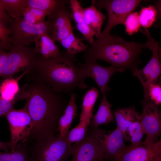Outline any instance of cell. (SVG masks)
<instances>
[{"label":"cell","mask_w":161,"mask_h":161,"mask_svg":"<svg viewBox=\"0 0 161 161\" xmlns=\"http://www.w3.org/2000/svg\"><path fill=\"white\" fill-rule=\"evenodd\" d=\"M34 42L35 51L43 57L57 59L62 54L55 42L46 34L43 33L38 36Z\"/></svg>","instance_id":"obj_16"},{"label":"cell","mask_w":161,"mask_h":161,"mask_svg":"<svg viewBox=\"0 0 161 161\" xmlns=\"http://www.w3.org/2000/svg\"><path fill=\"white\" fill-rule=\"evenodd\" d=\"M124 25L126 31L129 35H132L139 31L141 24L140 20V15L137 12L132 13L127 17Z\"/></svg>","instance_id":"obj_32"},{"label":"cell","mask_w":161,"mask_h":161,"mask_svg":"<svg viewBox=\"0 0 161 161\" xmlns=\"http://www.w3.org/2000/svg\"><path fill=\"white\" fill-rule=\"evenodd\" d=\"M139 0H100L92 1V5L97 9H105L108 14L106 25L100 35L101 38L111 34L112 29L119 24H124L128 16L139 5Z\"/></svg>","instance_id":"obj_6"},{"label":"cell","mask_w":161,"mask_h":161,"mask_svg":"<svg viewBox=\"0 0 161 161\" xmlns=\"http://www.w3.org/2000/svg\"><path fill=\"white\" fill-rule=\"evenodd\" d=\"M24 20L27 22L32 24H38L35 17L30 11L28 7L25 9L23 14Z\"/></svg>","instance_id":"obj_38"},{"label":"cell","mask_w":161,"mask_h":161,"mask_svg":"<svg viewBox=\"0 0 161 161\" xmlns=\"http://www.w3.org/2000/svg\"><path fill=\"white\" fill-rule=\"evenodd\" d=\"M5 116L10 126L11 135L10 148V152H13L18 142L27 140L33 128L32 121L25 106L20 109L11 110Z\"/></svg>","instance_id":"obj_9"},{"label":"cell","mask_w":161,"mask_h":161,"mask_svg":"<svg viewBox=\"0 0 161 161\" xmlns=\"http://www.w3.org/2000/svg\"><path fill=\"white\" fill-rule=\"evenodd\" d=\"M69 2L72 10V18L76 24L84 21V9L77 0H71L69 1Z\"/></svg>","instance_id":"obj_33"},{"label":"cell","mask_w":161,"mask_h":161,"mask_svg":"<svg viewBox=\"0 0 161 161\" xmlns=\"http://www.w3.org/2000/svg\"><path fill=\"white\" fill-rule=\"evenodd\" d=\"M81 141L72 145L73 153L70 161H103V154L92 127Z\"/></svg>","instance_id":"obj_14"},{"label":"cell","mask_w":161,"mask_h":161,"mask_svg":"<svg viewBox=\"0 0 161 161\" xmlns=\"http://www.w3.org/2000/svg\"><path fill=\"white\" fill-rule=\"evenodd\" d=\"M112 106L106 97H102L97 113L91 118L89 124L96 127L107 124L114 121V117L111 111Z\"/></svg>","instance_id":"obj_21"},{"label":"cell","mask_w":161,"mask_h":161,"mask_svg":"<svg viewBox=\"0 0 161 161\" xmlns=\"http://www.w3.org/2000/svg\"><path fill=\"white\" fill-rule=\"evenodd\" d=\"M75 56L63 51L58 58H46L38 55L37 69L34 74L58 94H71L76 89L87 87L80 67L76 66Z\"/></svg>","instance_id":"obj_2"},{"label":"cell","mask_w":161,"mask_h":161,"mask_svg":"<svg viewBox=\"0 0 161 161\" xmlns=\"http://www.w3.org/2000/svg\"><path fill=\"white\" fill-rule=\"evenodd\" d=\"M82 41V39L76 37L72 32L60 42L66 52L75 56L78 53L87 50L88 45L83 43Z\"/></svg>","instance_id":"obj_25"},{"label":"cell","mask_w":161,"mask_h":161,"mask_svg":"<svg viewBox=\"0 0 161 161\" xmlns=\"http://www.w3.org/2000/svg\"><path fill=\"white\" fill-rule=\"evenodd\" d=\"M106 18L104 14L93 5L84 8V21L97 38L101 35V27Z\"/></svg>","instance_id":"obj_20"},{"label":"cell","mask_w":161,"mask_h":161,"mask_svg":"<svg viewBox=\"0 0 161 161\" xmlns=\"http://www.w3.org/2000/svg\"><path fill=\"white\" fill-rule=\"evenodd\" d=\"M9 48L7 45L4 44L2 42H0V49H7L9 50Z\"/></svg>","instance_id":"obj_40"},{"label":"cell","mask_w":161,"mask_h":161,"mask_svg":"<svg viewBox=\"0 0 161 161\" xmlns=\"http://www.w3.org/2000/svg\"><path fill=\"white\" fill-rule=\"evenodd\" d=\"M28 73L27 72H25L15 79L13 78H8L1 81L0 84V99L8 101L14 99L20 89L18 84L19 80Z\"/></svg>","instance_id":"obj_22"},{"label":"cell","mask_w":161,"mask_h":161,"mask_svg":"<svg viewBox=\"0 0 161 161\" xmlns=\"http://www.w3.org/2000/svg\"><path fill=\"white\" fill-rule=\"evenodd\" d=\"M98 96V90L94 86L86 92L83 98L82 111L80 116V121L78 125H89L92 116L93 107Z\"/></svg>","instance_id":"obj_19"},{"label":"cell","mask_w":161,"mask_h":161,"mask_svg":"<svg viewBox=\"0 0 161 161\" xmlns=\"http://www.w3.org/2000/svg\"><path fill=\"white\" fill-rule=\"evenodd\" d=\"M117 161H161V140L126 145Z\"/></svg>","instance_id":"obj_11"},{"label":"cell","mask_w":161,"mask_h":161,"mask_svg":"<svg viewBox=\"0 0 161 161\" xmlns=\"http://www.w3.org/2000/svg\"><path fill=\"white\" fill-rule=\"evenodd\" d=\"M113 115L117 127L122 132L123 136L129 125L135 122L140 121V114L134 106L124 108L119 107L113 112Z\"/></svg>","instance_id":"obj_18"},{"label":"cell","mask_w":161,"mask_h":161,"mask_svg":"<svg viewBox=\"0 0 161 161\" xmlns=\"http://www.w3.org/2000/svg\"><path fill=\"white\" fill-rule=\"evenodd\" d=\"M89 126L87 125H77L65 136L67 140L71 144L81 141L88 134Z\"/></svg>","instance_id":"obj_30"},{"label":"cell","mask_w":161,"mask_h":161,"mask_svg":"<svg viewBox=\"0 0 161 161\" xmlns=\"http://www.w3.org/2000/svg\"><path fill=\"white\" fill-rule=\"evenodd\" d=\"M28 7L30 11L35 17L38 24L41 23L45 21V17L47 16L45 12L37 8L30 7Z\"/></svg>","instance_id":"obj_35"},{"label":"cell","mask_w":161,"mask_h":161,"mask_svg":"<svg viewBox=\"0 0 161 161\" xmlns=\"http://www.w3.org/2000/svg\"><path fill=\"white\" fill-rule=\"evenodd\" d=\"M47 17V21L50 25L49 36L55 42H60L73 32L69 13L65 5Z\"/></svg>","instance_id":"obj_15"},{"label":"cell","mask_w":161,"mask_h":161,"mask_svg":"<svg viewBox=\"0 0 161 161\" xmlns=\"http://www.w3.org/2000/svg\"><path fill=\"white\" fill-rule=\"evenodd\" d=\"M157 12L156 9L153 5L143 7L139 14L141 26L145 29L151 27L155 20Z\"/></svg>","instance_id":"obj_29"},{"label":"cell","mask_w":161,"mask_h":161,"mask_svg":"<svg viewBox=\"0 0 161 161\" xmlns=\"http://www.w3.org/2000/svg\"><path fill=\"white\" fill-rule=\"evenodd\" d=\"M0 161H28L26 142H21L13 151L0 152Z\"/></svg>","instance_id":"obj_26"},{"label":"cell","mask_w":161,"mask_h":161,"mask_svg":"<svg viewBox=\"0 0 161 161\" xmlns=\"http://www.w3.org/2000/svg\"><path fill=\"white\" fill-rule=\"evenodd\" d=\"M76 97V94L74 92L70 94L68 104L60 118L58 128L59 138H63L68 134L72 120L77 115V106L75 102Z\"/></svg>","instance_id":"obj_17"},{"label":"cell","mask_w":161,"mask_h":161,"mask_svg":"<svg viewBox=\"0 0 161 161\" xmlns=\"http://www.w3.org/2000/svg\"><path fill=\"white\" fill-rule=\"evenodd\" d=\"M26 75L29 90L25 106L33 125L27 141H40L55 136L60 118L69 100L61 94L55 92L34 74Z\"/></svg>","instance_id":"obj_1"},{"label":"cell","mask_w":161,"mask_h":161,"mask_svg":"<svg viewBox=\"0 0 161 161\" xmlns=\"http://www.w3.org/2000/svg\"><path fill=\"white\" fill-rule=\"evenodd\" d=\"M144 48H147L146 42L127 41L120 36L110 34L95 40L83 58L85 61L104 60L115 67L132 72L141 62L139 57Z\"/></svg>","instance_id":"obj_3"},{"label":"cell","mask_w":161,"mask_h":161,"mask_svg":"<svg viewBox=\"0 0 161 161\" xmlns=\"http://www.w3.org/2000/svg\"><path fill=\"white\" fill-rule=\"evenodd\" d=\"M144 33L147 39L146 42L147 48L152 51V56L143 68L141 69L137 68L132 72L133 75L137 77L140 81L143 91L150 84L160 81L161 73L160 42L152 38L147 29H145Z\"/></svg>","instance_id":"obj_8"},{"label":"cell","mask_w":161,"mask_h":161,"mask_svg":"<svg viewBox=\"0 0 161 161\" xmlns=\"http://www.w3.org/2000/svg\"><path fill=\"white\" fill-rule=\"evenodd\" d=\"M69 1L62 0H28V7L40 9L48 16Z\"/></svg>","instance_id":"obj_23"},{"label":"cell","mask_w":161,"mask_h":161,"mask_svg":"<svg viewBox=\"0 0 161 161\" xmlns=\"http://www.w3.org/2000/svg\"><path fill=\"white\" fill-rule=\"evenodd\" d=\"M13 18L9 15L2 7L0 3V21L6 27V25H10Z\"/></svg>","instance_id":"obj_36"},{"label":"cell","mask_w":161,"mask_h":161,"mask_svg":"<svg viewBox=\"0 0 161 161\" xmlns=\"http://www.w3.org/2000/svg\"><path fill=\"white\" fill-rule=\"evenodd\" d=\"M9 28L12 30L8 40L10 48L11 46L16 45L30 46L40 35L46 33L49 35L50 25L47 20L40 24H30L21 17L13 18Z\"/></svg>","instance_id":"obj_7"},{"label":"cell","mask_w":161,"mask_h":161,"mask_svg":"<svg viewBox=\"0 0 161 161\" xmlns=\"http://www.w3.org/2000/svg\"><path fill=\"white\" fill-rule=\"evenodd\" d=\"M10 48L1 81L13 78L20 72L35 73L37 67L38 54L34 49L21 45H12Z\"/></svg>","instance_id":"obj_5"},{"label":"cell","mask_w":161,"mask_h":161,"mask_svg":"<svg viewBox=\"0 0 161 161\" xmlns=\"http://www.w3.org/2000/svg\"><path fill=\"white\" fill-rule=\"evenodd\" d=\"M145 134L140 121L135 122L129 126L123 135L125 140L129 141L131 145H135L142 141Z\"/></svg>","instance_id":"obj_27"},{"label":"cell","mask_w":161,"mask_h":161,"mask_svg":"<svg viewBox=\"0 0 161 161\" xmlns=\"http://www.w3.org/2000/svg\"><path fill=\"white\" fill-rule=\"evenodd\" d=\"M8 52L0 49V78H1L7 61Z\"/></svg>","instance_id":"obj_37"},{"label":"cell","mask_w":161,"mask_h":161,"mask_svg":"<svg viewBox=\"0 0 161 161\" xmlns=\"http://www.w3.org/2000/svg\"><path fill=\"white\" fill-rule=\"evenodd\" d=\"M91 126L101 149L103 160L117 161L126 145L122 132L117 127L114 131L103 130L98 127Z\"/></svg>","instance_id":"obj_10"},{"label":"cell","mask_w":161,"mask_h":161,"mask_svg":"<svg viewBox=\"0 0 161 161\" xmlns=\"http://www.w3.org/2000/svg\"><path fill=\"white\" fill-rule=\"evenodd\" d=\"M142 113L140 121L146 137L144 141L153 143L158 141L161 131V112L158 106L147 100L141 101Z\"/></svg>","instance_id":"obj_12"},{"label":"cell","mask_w":161,"mask_h":161,"mask_svg":"<svg viewBox=\"0 0 161 161\" xmlns=\"http://www.w3.org/2000/svg\"><path fill=\"white\" fill-rule=\"evenodd\" d=\"M10 148V142L4 143L0 141V149L4 150L5 152H8V148Z\"/></svg>","instance_id":"obj_39"},{"label":"cell","mask_w":161,"mask_h":161,"mask_svg":"<svg viewBox=\"0 0 161 161\" xmlns=\"http://www.w3.org/2000/svg\"><path fill=\"white\" fill-rule=\"evenodd\" d=\"M85 78H92L97 83L102 97H106V93L110 91L108 83L111 77L117 72H123L124 69L111 66L105 67L98 64L97 61L85 60L84 63L78 64Z\"/></svg>","instance_id":"obj_13"},{"label":"cell","mask_w":161,"mask_h":161,"mask_svg":"<svg viewBox=\"0 0 161 161\" xmlns=\"http://www.w3.org/2000/svg\"><path fill=\"white\" fill-rule=\"evenodd\" d=\"M28 161H68L73 153L66 137L49 136L40 141L26 142Z\"/></svg>","instance_id":"obj_4"},{"label":"cell","mask_w":161,"mask_h":161,"mask_svg":"<svg viewBox=\"0 0 161 161\" xmlns=\"http://www.w3.org/2000/svg\"><path fill=\"white\" fill-rule=\"evenodd\" d=\"M12 33V30L6 27L0 21V42H2L8 46V38Z\"/></svg>","instance_id":"obj_34"},{"label":"cell","mask_w":161,"mask_h":161,"mask_svg":"<svg viewBox=\"0 0 161 161\" xmlns=\"http://www.w3.org/2000/svg\"><path fill=\"white\" fill-rule=\"evenodd\" d=\"M0 3L13 18L21 17L28 7V0H0Z\"/></svg>","instance_id":"obj_24"},{"label":"cell","mask_w":161,"mask_h":161,"mask_svg":"<svg viewBox=\"0 0 161 161\" xmlns=\"http://www.w3.org/2000/svg\"><path fill=\"white\" fill-rule=\"evenodd\" d=\"M161 84L160 81L148 85L144 91V100L149 101L158 106L161 104Z\"/></svg>","instance_id":"obj_28"},{"label":"cell","mask_w":161,"mask_h":161,"mask_svg":"<svg viewBox=\"0 0 161 161\" xmlns=\"http://www.w3.org/2000/svg\"><path fill=\"white\" fill-rule=\"evenodd\" d=\"M26 97V91L24 87H21L13 100L8 101L0 99V117L5 116L8 112L14 109V105L17 101L25 99Z\"/></svg>","instance_id":"obj_31"}]
</instances>
